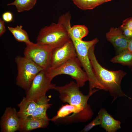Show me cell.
I'll return each mask as SVG.
<instances>
[{
    "label": "cell",
    "instance_id": "cell-22",
    "mask_svg": "<svg viewBox=\"0 0 132 132\" xmlns=\"http://www.w3.org/2000/svg\"><path fill=\"white\" fill-rule=\"evenodd\" d=\"M121 27L127 28L132 31V17L123 20Z\"/></svg>",
    "mask_w": 132,
    "mask_h": 132
},
{
    "label": "cell",
    "instance_id": "cell-7",
    "mask_svg": "<svg viewBox=\"0 0 132 132\" xmlns=\"http://www.w3.org/2000/svg\"><path fill=\"white\" fill-rule=\"evenodd\" d=\"M47 76L45 69H43L36 75L30 86L26 90V97L28 99L36 101L45 96L46 92L51 89H54L56 86L51 82Z\"/></svg>",
    "mask_w": 132,
    "mask_h": 132
},
{
    "label": "cell",
    "instance_id": "cell-24",
    "mask_svg": "<svg viewBox=\"0 0 132 132\" xmlns=\"http://www.w3.org/2000/svg\"><path fill=\"white\" fill-rule=\"evenodd\" d=\"M5 22L2 18H0V36H1L6 31Z\"/></svg>",
    "mask_w": 132,
    "mask_h": 132
},
{
    "label": "cell",
    "instance_id": "cell-8",
    "mask_svg": "<svg viewBox=\"0 0 132 132\" xmlns=\"http://www.w3.org/2000/svg\"><path fill=\"white\" fill-rule=\"evenodd\" d=\"M26 45L24 52V56L44 69L49 67L52 50L37 43L32 42Z\"/></svg>",
    "mask_w": 132,
    "mask_h": 132
},
{
    "label": "cell",
    "instance_id": "cell-9",
    "mask_svg": "<svg viewBox=\"0 0 132 132\" xmlns=\"http://www.w3.org/2000/svg\"><path fill=\"white\" fill-rule=\"evenodd\" d=\"M76 57L75 46L70 39L62 45L52 50L50 64L48 68H56Z\"/></svg>",
    "mask_w": 132,
    "mask_h": 132
},
{
    "label": "cell",
    "instance_id": "cell-25",
    "mask_svg": "<svg viewBox=\"0 0 132 132\" xmlns=\"http://www.w3.org/2000/svg\"><path fill=\"white\" fill-rule=\"evenodd\" d=\"M127 49L132 52V39L129 42L127 47Z\"/></svg>",
    "mask_w": 132,
    "mask_h": 132
},
{
    "label": "cell",
    "instance_id": "cell-3",
    "mask_svg": "<svg viewBox=\"0 0 132 132\" xmlns=\"http://www.w3.org/2000/svg\"><path fill=\"white\" fill-rule=\"evenodd\" d=\"M68 33L60 22L52 23L40 31L36 39L37 43L52 50L59 47L70 39Z\"/></svg>",
    "mask_w": 132,
    "mask_h": 132
},
{
    "label": "cell",
    "instance_id": "cell-13",
    "mask_svg": "<svg viewBox=\"0 0 132 132\" xmlns=\"http://www.w3.org/2000/svg\"><path fill=\"white\" fill-rule=\"evenodd\" d=\"M50 120L33 117L20 120V131L29 132L38 128H44L48 126Z\"/></svg>",
    "mask_w": 132,
    "mask_h": 132
},
{
    "label": "cell",
    "instance_id": "cell-10",
    "mask_svg": "<svg viewBox=\"0 0 132 132\" xmlns=\"http://www.w3.org/2000/svg\"><path fill=\"white\" fill-rule=\"evenodd\" d=\"M20 119L14 108H6L1 118L0 126L3 132H14L19 130Z\"/></svg>",
    "mask_w": 132,
    "mask_h": 132
},
{
    "label": "cell",
    "instance_id": "cell-18",
    "mask_svg": "<svg viewBox=\"0 0 132 132\" xmlns=\"http://www.w3.org/2000/svg\"><path fill=\"white\" fill-rule=\"evenodd\" d=\"M110 61L113 63L131 67L132 66V52L127 49H125L112 58Z\"/></svg>",
    "mask_w": 132,
    "mask_h": 132
},
{
    "label": "cell",
    "instance_id": "cell-12",
    "mask_svg": "<svg viewBox=\"0 0 132 132\" xmlns=\"http://www.w3.org/2000/svg\"><path fill=\"white\" fill-rule=\"evenodd\" d=\"M98 115L100 120V126L106 132H115L121 128L120 121L114 119L104 109H101Z\"/></svg>",
    "mask_w": 132,
    "mask_h": 132
},
{
    "label": "cell",
    "instance_id": "cell-11",
    "mask_svg": "<svg viewBox=\"0 0 132 132\" xmlns=\"http://www.w3.org/2000/svg\"><path fill=\"white\" fill-rule=\"evenodd\" d=\"M108 40L113 45L117 54L127 49L129 43L131 40L123 35L121 28L111 27L106 34Z\"/></svg>",
    "mask_w": 132,
    "mask_h": 132
},
{
    "label": "cell",
    "instance_id": "cell-1",
    "mask_svg": "<svg viewBox=\"0 0 132 132\" xmlns=\"http://www.w3.org/2000/svg\"><path fill=\"white\" fill-rule=\"evenodd\" d=\"M95 45L89 49L88 54L94 73L99 82L113 98L112 102L119 97H127L122 91L121 84L126 73L122 70H110L103 67L97 60L94 53Z\"/></svg>",
    "mask_w": 132,
    "mask_h": 132
},
{
    "label": "cell",
    "instance_id": "cell-5",
    "mask_svg": "<svg viewBox=\"0 0 132 132\" xmlns=\"http://www.w3.org/2000/svg\"><path fill=\"white\" fill-rule=\"evenodd\" d=\"M81 66L77 57L68 61L60 66L56 68L45 69L47 76L51 80L56 76L61 74L67 75L75 80L80 87L85 85L88 81L86 73L81 67Z\"/></svg>",
    "mask_w": 132,
    "mask_h": 132
},
{
    "label": "cell",
    "instance_id": "cell-15",
    "mask_svg": "<svg viewBox=\"0 0 132 132\" xmlns=\"http://www.w3.org/2000/svg\"><path fill=\"white\" fill-rule=\"evenodd\" d=\"M50 99L46 96L37 100V106L33 113L29 117H33L47 120L49 119L47 114V110L52 105L49 103Z\"/></svg>",
    "mask_w": 132,
    "mask_h": 132
},
{
    "label": "cell",
    "instance_id": "cell-17",
    "mask_svg": "<svg viewBox=\"0 0 132 132\" xmlns=\"http://www.w3.org/2000/svg\"><path fill=\"white\" fill-rule=\"evenodd\" d=\"M79 9L83 10L92 9L106 2L113 0H72Z\"/></svg>",
    "mask_w": 132,
    "mask_h": 132
},
{
    "label": "cell",
    "instance_id": "cell-26",
    "mask_svg": "<svg viewBox=\"0 0 132 132\" xmlns=\"http://www.w3.org/2000/svg\"><path fill=\"white\" fill-rule=\"evenodd\" d=\"M132 71V66H131Z\"/></svg>",
    "mask_w": 132,
    "mask_h": 132
},
{
    "label": "cell",
    "instance_id": "cell-2",
    "mask_svg": "<svg viewBox=\"0 0 132 132\" xmlns=\"http://www.w3.org/2000/svg\"><path fill=\"white\" fill-rule=\"evenodd\" d=\"M70 38L75 46L77 57L88 76L89 92H91L95 88L106 91L105 88L99 82L95 77L88 54L89 49L95 45L99 42L98 39L96 38L91 41H85L72 37H70Z\"/></svg>",
    "mask_w": 132,
    "mask_h": 132
},
{
    "label": "cell",
    "instance_id": "cell-20",
    "mask_svg": "<svg viewBox=\"0 0 132 132\" xmlns=\"http://www.w3.org/2000/svg\"><path fill=\"white\" fill-rule=\"evenodd\" d=\"M101 122L98 115L93 121L86 125L80 132H87L89 131L94 126L100 125Z\"/></svg>",
    "mask_w": 132,
    "mask_h": 132
},
{
    "label": "cell",
    "instance_id": "cell-19",
    "mask_svg": "<svg viewBox=\"0 0 132 132\" xmlns=\"http://www.w3.org/2000/svg\"><path fill=\"white\" fill-rule=\"evenodd\" d=\"M37 0H15L7 5H14L19 12L28 11L32 9L35 5Z\"/></svg>",
    "mask_w": 132,
    "mask_h": 132
},
{
    "label": "cell",
    "instance_id": "cell-23",
    "mask_svg": "<svg viewBox=\"0 0 132 132\" xmlns=\"http://www.w3.org/2000/svg\"><path fill=\"white\" fill-rule=\"evenodd\" d=\"M124 35L127 38L132 39V31L125 27H120Z\"/></svg>",
    "mask_w": 132,
    "mask_h": 132
},
{
    "label": "cell",
    "instance_id": "cell-6",
    "mask_svg": "<svg viewBox=\"0 0 132 132\" xmlns=\"http://www.w3.org/2000/svg\"><path fill=\"white\" fill-rule=\"evenodd\" d=\"M15 60L18 69L16 84L26 90L36 75L44 69L24 56H17Z\"/></svg>",
    "mask_w": 132,
    "mask_h": 132
},
{
    "label": "cell",
    "instance_id": "cell-21",
    "mask_svg": "<svg viewBox=\"0 0 132 132\" xmlns=\"http://www.w3.org/2000/svg\"><path fill=\"white\" fill-rule=\"evenodd\" d=\"M2 18L5 22H10L13 21V15L11 12L9 11H6L2 14Z\"/></svg>",
    "mask_w": 132,
    "mask_h": 132
},
{
    "label": "cell",
    "instance_id": "cell-4",
    "mask_svg": "<svg viewBox=\"0 0 132 132\" xmlns=\"http://www.w3.org/2000/svg\"><path fill=\"white\" fill-rule=\"evenodd\" d=\"M76 83L71 81L64 86H56L55 89L59 93L60 100L63 103L81 107L87 109H91L88 102L90 97L98 89H94L87 95H84L79 89Z\"/></svg>",
    "mask_w": 132,
    "mask_h": 132
},
{
    "label": "cell",
    "instance_id": "cell-16",
    "mask_svg": "<svg viewBox=\"0 0 132 132\" xmlns=\"http://www.w3.org/2000/svg\"><path fill=\"white\" fill-rule=\"evenodd\" d=\"M22 27L20 25H17L14 27L8 26L7 28L17 41L24 42L26 44L30 43L32 42L29 40L28 34L22 29Z\"/></svg>",
    "mask_w": 132,
    "mask_h": 132
},
{
    "label": "cell",
    "instance_id": "cell-14",
    "mask_svg": "<svg viewBox=\"0 0 132 132\" xmlns=\"http://www.w3.org/2000/svg\"><path fill=\"white\" fill-rule=\"evenodd\" d=\"M37 106L36 101L29 100L24 97L18 106L19 110L17 112L20 120H23L30 117L33 113Z\"/></svg>",
    "mask_w": 132,
    "mask_h": 132
}]
</instances>
